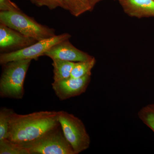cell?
I'll list each match as a JSON object with an SVG mask.
<instances>
[{"label":"cell","mask_w":154,"mask_h":154,"mask_svg":"<svg viewBox=\"0 0 154 154\" xmlns=\"http://www.w3.org/2000/svg\"><path fill=\"white\" fill-rule=\"evenodd\" d=\"M60 125L58 111H41L25 115L14 112L7 139L19 144L26 143Z\"/></svg>","instance_id":"cell-1"},{"label":"cell","mask_w":154,"mask_h":154,"mask_svg":"<svg viewBox=\"0 0 154 154\" xmlns=\"http://www.w3.org/2000/svg\"><path fill=\"white\" fill-rule=\"evenodd\" d=\"M32 60L13 61L2 65L0 79V96L2 98L22 99L24 83Z\"/></svg>","instance_id":"cell-2"},{"label":"cell","mask_w":154,"mask_h":154,"mask_svg":"<svg viewBox=\"0 0 154 154\" xmlns=\"http://www.w3.org/2000/svg\"><path fill=\"white\" fill-rule=\"evenodd\" d=\"M0 23L37 41L56 35L54 29L38 23L21 10L0 11Z\"/></svg>","instance_id":"cell-3"},{"label":"cell","mask_w":154,"mask_h":154,"mask_svg":"<svg viewBox=\"0 0 154 154\" xmlns=\"http://www.w3.org/2000/svg\"><path fill=\"white\" fill-rule=\"evenodd\" d=\"M20 145L28 149L30 154H75L60 125L35 140Z\"/></svg>","instance_id":"cell-4"},{"label":"cell","mask_w":154,"mask_h":154,"mask_svg":"<svg viewBox=\"0 0 154 154\" xmlns=\"http://www.w3.org/2000/svg\"><path fill=\"white\" fill-rule=\"evenodd\" d=\"M58 120L63 134L73 149L75 154L89 148L91 138L81 119L66 111H58Z\"/></svg>","instance_id":"cell-5"},{"label":"cell","mask_w":154,"mask_h":154,"mask_svg":"<svg viewBox=\"0 0 154 154\" xmlns=\"http://www.w3.org/2000/svg\"><path fill=\"white\" fill-rule=\"evenodd\" d=\"M71 35L68 33L62 34L39 40L30 46L17 51L10 53H4L0 54V64L1 65L13 61L20 60H36L43 56L54 45L59 42L69 39Z\"/></svg>","instance_id":"cell-6"},{"label":"cell","mask_w":154,"mask_h":154,"mask_svg":"<svg viewBox=\"0 0 154 154\" xmlns=\"http://www.w3.org/2000/svg\"><path fill=\"white\" fill-rule=\"evenodd\" d=\"M91 74H88L80 78L70 77L54 81L52 84V88L60 100H66L85 93L91 82Z\"/></svg>","instance_id":"cell-7"},{"label":"cell","mask_w":154,"mask_h":154,"mask_svg":"<svg viewBox=\"0 0 154 154\" xmlns=\"http://www.w3.org/2000/svg\"><path fill=\"white\" fill-rule=\"evenodd\" d=\"M38 41L17 30L0 24L1 53L17 51L28 47Z\"/></svg>","instance_id":"cell-8"},{"label":"cell","mask_w":154,"mask_h":154,"mask_svg":"<svg viewBox=\"0 0 154 154\" xmlns=\"http://www.w3.org/2000/svg\"><path fill=\"white\" fill-rule=\"evenodd\" d=\"M69 39L54 45L43 56L48 57L52 60L60 59L73 62L86 61L94 57L75 47Z\"/></svg>","instance_id":"cell-9"},{"label":"cell","mask_w":154,"mask_h":154,"mask_svg":"<svg viewBox=\"0 0 154 154\" xmlns=\"http://www.w3.org/2000/svg\"><path fill=\"white\" fill-rule=\"evenodd\" d=\"M125 12L132 17H154V0H118Z\"/></svg>","instance_id":"cell-10"},{"label":"cell","mask_w":154,"mask_h":154,"mask_svg":"<svg viewBox=\"0 0 154 154\" xmlns=\"http://www.w3.org/2000/svg\"><path fill=\"white\" fill-rule=\"evenodd\" d=\"M53 79L59 81L70 78L75 62L60 59H52Z\"/></svg>","instance_id":"cell-11"},{"label":"cell","mask_w":154,"mask_h":154,"mask_svg":"<svg viewBox=\"0 0 154 154\" xmlns=\"http://www.w3.org/2000/svg\"><path fill=\"white\" fill-rule=\"evenodd\" d=\"M63 8L73 16L78 17L92 10L90 0H62Z\"/></svg>","instance_id":"cell-12"},{"label":"cell","mask_w":154,"mask_h":154,"mask_svg":"<svg viewBox=\"0 0 154 154\" xmlns=\"http://www.w3.org/2000/svg\"><path fill=\"white\" fill-rule=\"evenodd\" d=\"M96 62V60L94 57L86 61L75 62L71 77L77 79L82 78L87 75L91 74V70Z\"/></svg>","instance_id":"cell-13"},{"label":"cell","mask_w":154,"mask_h":154,"mask_svg":"<svg viewBox=\"0 0 154 154\" xmlns=\"http://www.w3.org/2000/svg\"><path fill=\"white\" fill-rule=\"evenodd\" d=\"M1 154H30L28 149L8 139L0 140Z\"/></svg>","instance_id":"cell-14"},{"label":"cell","mask_w":154,"mask_h":154,"mask_svg":"<svg viewBox=\"0 0 154 154\" xmlns=\"http://www.w3.org/2000/svg\"><path fill=\"white\" fill-rule=\"evenodd\" d=\"M14 110L7 107H2L0 110V140L7 139L11 117Z\"/></svg>","instance_id":"cell-15"},{"label":"cell","mask_w":154,"mask_h":154,"mask_svg":"<svg viewBox=\"0 0 154 154\" xmlns=\"http://www.w3.org/2000/svg\"><path fill=\"white\" fill-rule=\"evenodd\" d=\"M138 116L141 121L154 132V104L142 107L139 111Z\"/></svg>","instance_id":"cell-16"},{"label":"cell","mask_w":154,"mask_h":154,"mask_svg":"<svg viewBox=\"0 0 154 154\" xmlns=\"http://www.w3.org/2000/svg\"><path fill=\"white\" fill-rule=\"evenodd\" d=\"M38 7H46L50 10L57 8H63L62 0H29Z\"/></svg>","instance_id":"cell-17"},{"label":"cell","mask_w":154,"mask_h":154,"mask_svg":"<svg viewBox=\"0 0 154 154\" xmlns=\"http://www.w3.org/2000/svg\"><path fill=\"white\" fill-rule=\"evenodd\" d=\"M15 3L11 0H0V11H20Z\"/></svg>","instance_id":"cell-18"},{"label":"cell","mask_w":154,"mask_h":154,"mask_svg":"<svg viewBox=\"0 0 154 154\" xmlns=\"http://www.w3.org/2000/svg\"><path fill=\"white\" fill-rule=\"evenodd\" d=\"M90 2H91V7H92V9L93 10L94 8V7L97 4L99 3L100 1L102 0H90Z\"/></svg>","instance_id":"cell-19"}]
</instances>
